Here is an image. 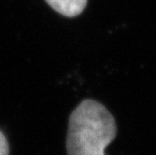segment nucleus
I'll return each mask as SVG.
<instances>
[{
  "instance_id": "obj_1",
  "label": "nucleus",
  "mask_w": 156,
  "mask_h": 155,
  "mask_svg": "<svg viewBox=\"0 0 156 155\" xmlns=\"http://www.w3.org/2000/svg\"><path fill=\"white\" fill-rule=\"evenodd\" d=\"M117 135L115 119L97 101H82L69 117L67 155H105Z\"/></svg>"
},
{
  "instance_id": "obj_2",
  "label": "nucleus",
  "mask_w": 156,
  "mask_h": 155,
  "mask_svg": "<svg viewBox=\"0 0 156 155\" xmlns=\"http://www.w3.org/2000/svg\"><path fill=\"white\" fill-rule=\"evenodd\" d=\"M51 8L66 17H76L84 10L87 0H45Z\"/></svg>"
},
{
  "instance_id": "obj_3",
  "label": "nucleus",
  "mask_w": 156,
  "mask_h": 155,
  "mask_svg": "<svg viewBox=\"0 0 156 155\" xmlns=\"http://www.w3.org/2000/svg\"><path fill=\"white\" fill-rule=\"evenodd\" d=\"M9 143L4 134L0 131V155H9Z\"/></svg>"
}]
</instances>
